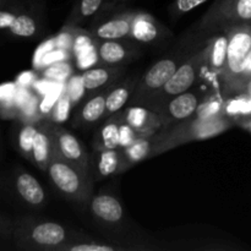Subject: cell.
Returning <instances> with one entry per match:
<instances>
[{
  "label": "cell",
  "instance_id": "f1b7e54d",
  "mask_svg": "<svg viewBox=\"0 0 251 251\" xmlns=\"http://www.w3.org/2000/svg\"><path fill=\"white\" fill-rule=\"evenodd\" d=\"M141 137L147 136H144V135L140 134L139 131L132 129L127 123L124 122L122 115V122H120L119 125V149H125V147L129 146L130 144H132L135 140L141 139Z\"/></svg>",
  "mask_w": 251,
  "mask_h": 251
},
{
  "label": "cell",
  "instance_id": "e0dca14e",
  "mask_svg": "<svg viewBox=\"0 0 251 251\" xmlns=\"http://www.w3.org/2000/svg\"><path fill=\"white\" fill-rule=\"evenodd\" d=\"M50 125V120L41 123V126L37 131L33 145H32L31 162L42 172L47 171L49 162L54 154V141Z\"/></svg>",
  "mask_w": 251,
  "mask_h": 251
},
{
  "label": "cell",
  "instance_id": "7c38bea8",
  "mask_svg": "<svg viewBox=\"0 0 251 251\" xmlns=\"http://www.w3.org/2000/svg\"><path fill=\"white\" fill-rule=\"evenodd\" d=\"M171 36V32L162 26L152 15L135 10L130 38L142 44H156Z\"/></svg>",
  "mask_w": 251,
  "mask_h": 251
},
{
  "label": "cell",
  "instance_id": "9c48e42d",
  "mask_svg": "<svg viewBox=\"0 0 251 251\" xmlns=\"http://www.w3.org/2000/svg\"><path fill=\"white\" fill-rule=\"evenodd\" d=\"M95 41V50L98 61L103 66H123L140 55L136 44L126 39Z\"/></svg>",
  "mask_w": 251,
  "mask_h": 251
},
{
  "label": "cell",
  "instance_id": "ffe728a7",
  "mask_svg": "<svg viewBox=\"0 0 251 251\" xmlns=\"http://www.w3.org/2000/svg\"><path fill=\"white\" fill-rule=\"evenodd\" d=\"M104 0H75L69 12L65 22H64L63 31L80 28L81 25L85 24L90 19L95 17L102 7Z\"/></svg>",
  "mask_w": 251,
  "mask_h": 251
},
{
  "label": "cell",
  "instance_id": "44dd1931",
  "mask_svg": "<svg viewBox=\"0 0 251 251\" xmlns=\"http://www.w3.org/2000/svg\"><path fill=\"white\" fill-rule=\"evenodd\" d=\"M122 122V113H115L107 118L93 139V149L114 150L119 149V125Z\"/></svg>",
  "mask_w": 251,
  "mask_h": 251
},
{
  "label": "cell",
  "instance_id": "7a4b0ae2",
  "mask_svg": "<svg viewBox=\"0 0 251 251\" xmlns=\"http://www.w3.org/2000/svg\"><path fill=\"white\" fill-rule=\"evenodd\" d=\"M225 32L228 34L227 58L220 76L226 92H243L245 71L251 55V24L233 27Z\"/></svg>",
  "mask_w": 251,
  "mask_h": 251
},
{
  "label": "cell",
  "instance_id": "cb8c5ba5",
  "mask_svg": "<svg viewBox=\"0 0 251 251\" xmlns=\"http://www.w3.org/2000/svg\"><path fill=\"white\" fill-rule=\"evenodd\" d=\"M124 250V248L112 247L108 244H100L88 235L74 232L70 242L64 248V251H117Z\"/></svg>",
  "mask_w": 251,
  "mask_h": 251
},
{
  "label": "cell",
  "instance_id": "ba28073f",
  "mask_svg": "<svg viewBox=\"0 0 251 251\" xmlns=\"http://www.w3.org/2000/svg\"><path fill=\"white\" fill-rule=\"evenodd\" d=\"M88 206L95 220L104 229H115L124 225L125 211L119 199L112 194L92 195Z\"/></svg>",
  "mask_w": 251,
  "mask_h": 251
},
{
  "label": "cell",
  "instance_id": "8fae6325",
  "mask_svg": "<svg viewBox=\"0 0 251 251\" xmlns=\"http://www.w3.org/2000/svg\"><path fill=\"white\" fill-rule=\"evenodd\" d=\"M90 168L93 181H100L108 176L124 173L130 168L122 149L100 150L90 156Z\"/></svg>",
  "mask_w": 251,
  "mask_h": 251
},
{
  "label": "cell",
  "instance_id": "e575fe53",
  "mask_svg": "<svg viewBox=\"0 0 251 251\" xmlns=\"http://www.w3.org/2000/svg\"><path fill=\"white\" fill-rule=\"evenodd\" d=\"M243 92L248 93V95H249L251 97V80L249 81V82H248V85L245 86V88H244V91H243Z\"/></svg>",
  "mask_w": 251,
  "mask_h": 251
},
{
  "label": "cell",
  "instance_id": "836d02e7",
  "mask_svg": "<svg viewBox=\"0 0 251 251\" xmlns=\"http://www.w3.org/2000/svg\"><path fill=\"white\" fill-rule=\"evenodd\" d=\"M250 80H251V55H250V59H249V64H248L247 71H245V86L248 85V82H249Z\"/></svg>",
  "mask_w": 251,
  "mask_h": 251
},
{
  "label": "cell",
  "instance_id": "5bb4252c",
  "mask_svg": "<svg viewBox=\"0 0 251 251\" xmlns=\"http://www.w3.org/2000/svg\"><path fill=\"white\" fill-rule=\"evenodd\" d=\"M14 188L26 205L41 208L46 205V191L38 180L28 172L17 169L14 174Z\"/></svg>",
  "mask_w": 251,
  "mask_h": 251
},
{
  "label": "cell",
  "instance_id": "4fadbf2b",
  "mask_svg": "<svg viewBox=\"0 0 251 251\" xmlns=\"http://www.w3.org/2000/svg\"><path fill=\"white\" fill-rule=\"evenodd\" d=\"M199 104L200 97L198 93L185 91L169 100L167 104L157 112V114L163 118L166 125L172 124L173 122H183L195 114Z\"/></svg>",
  "mask_w": 251,
  "mask_h": 251
},
{
  "label": "cell",
  "instance_id": "3957f363",
  "mask_svg": "<svg viewBox=\"0 0 251 251\" xmlns=\"http://www.w3.org/2000/svg\"><path fill=\"white\" fill-rule=\"evenodd\" d=\"M251 24V0H215L193 26L195 37H211L233 27Z\"/></svg>",
  "mask_w": 251,
  "mask_h": 251
},
{
  "label": "cell",
  "instance_id": "5b68a950",
  "mask_svg": "<svg viewBox=\"0 0 251 251\" xmlns=\"http://www.w3.org/2000/svg\"><path fill=\"white\" fill-rule=\"evenodd\" d=\"M46 173L54 188L66 200L76 205H88L93 195L92 174L78 171L55 153L51 157Z\"/></svg>",
  "mask_w": 251,
  "mask_h": 251
},
{
  "label": "cell",
  "instance_id": "f546056e",
  "mask_svg": "<svg viewBox=\"0 0 251 251\" xmlns=\"http://www.w3.org/2000/svg\"><path fill=\"white\" fill-rule=\"evenodd\" d=\"M12 230H14V222L0 213V238L1 239H12Z\"/></svg>",
  "mask_w": 251,
  "mask_h": 251
},
{
  "label": "cell",
  "instance_id": "1f68e13d",
  "mask_svg": "<svg viewBox=\"0 0 251 251\" xmlns=\"http://www.w3.org/2000/svg\"><path fill=\"white\" fill-rule=\"evenodd\" d=\"M126 1H129V0H104L100 10H107V9H113V7L122 6V5Z\"/></svg>",
  "mask_w": 251,
  "mask_h": 251
},
{
  "label": "cell",
  "instance_id": "9a60e30c",
  "mask_svg": "<svg viewBox=\"0 0 251 251\" xmlns=\"http://www.w3.org/2000/svg\"><path fill=\"white\" fill-rule=\"evenodd\" d=\"M113 86V85H112ZM112 86L96 91V95L83 100L73 119V126H87L100 122L105 115V98Z\"/></svg>",
  "mask_w": 251,
  "mask_h": 251
},
{
  "label": "cell",
  "instance_id": "277c9868",
  "mask_svg": "<svg viewBox=\"0 0 251 251\" xmlns=\"http://www.w3.org/2000/svg\"><path fill=\"white\" fill-rule=\"evenodd\" d=\"M205 61L206 47L200 49V50H196L189 58H186L178 66V69L172 75V77L161 88H158L154 92H152L151 95L145 97L140 102V104L145 108H149L152 112L157 113L174 96L185 92L195 83L199 74L205 66Z\"/></svg>",
  "mask_w": 251,
  "mask_h": 251
},
{
  "label": "cell",
  "instance_id": "4316f807",
  "mask_svg": "<svg viewBox=\"0 0 251 251\" xmlns=\"http://www.w3.org/2000/svg\"><path fill=\"white\" fill-rule=\"evenodd\" d=\"M71 74V66L70 64L64 63V61H58V63H53L44 68L42 70L41 75L42 77L47 78L50 81H56V82H61V81L66 80Z\"/></svg>",
  "mask_w": 251,
  "mask_h": 251
},
{
  "label": "cell",
  "instance_id": "d6a6232c",
  "mask_svg": "<svg viewBox=\"0 0 251 251\" xmlns=\"http://www.w3.org/2000/svg\"><path fill=\"white\" fill-rule=\"evenodd\" d=\"M21 1H24V0H0V7L11 6V5L19 4Z\"/></svg>",
  "mask_w": 251,
  "mask_h": 251
},
{
  "label": "cell",
  "instance_id": "d4e9b609",
  "mask_svg": "<svg viewBox=\"0 0 251 251\" xmlns=\"http://www.w3.org/2000/svg\"><path fill=\"white\" fill-rule=\"evenodd\" d=\"M123 150L125 159L131 167L132 164L139 163V162L144 161L145 158L151 156V136L141 137V139L135 140L132 144L126 146Z\"/></svg>",
  "mask_w": 251,
  "mask_h": 251
},
{
  "label": "cell",
  "instance_id": "30bf717a",
  "mask_svg": "<svg viewBox=\"0 0 251 251\" xmlns=\"http://www.w3.org/2000/svg\"><path fill=\"white\" fill-rule=\"evenodd\" d=\"M113 10H114V14L112 16L91 27V38L102 39V41L130 39L135 10H123V11L117 12H115L117 7H113Z\"/></svg>",
  "mask_w": 251,
  "mask_h": 251
},
{
  "label": "cell",
  "instance_id": "52a82bcc",
  "mask_svg": "<svg viewBox=\"0 0 251 251\" xmlns=\"http://www.w3.org/2000/svg\"><path fill=\"white\" fill-rule=\"evenodd\" d=\"M50 130L54 141V153L78 171L92 174L90 168V154L82 142L60 124L51 122Z\"/></svg>",
  "mask_w": 251,
  "mask_h": 251
},
{
  "label": "cell",
  "instance_id": "6da1fadb",
  "mask_svg": "<svg viewBox=\"0 0 251 251\" xmlns=\"http://www.w3.org/2000/svg\"><path fill=\"white\" fill-rule=\"evenodd\" d=\"M73 234L58 222L21 217L14 221L12 240L21 250L64 251Z\"/></svg>",
  "mask_w": 251,
  "mask_h": 251
},
{
  "label": "cell",
  "instance_id": "8992f818",
  "mask_svg": "<svg viewBox=\"0 0 251 251\" xmlns=\"http://www.w3.org/2000/svg\"><path fill=\"white\" fill-rule=\"evenodd\" d=\"M185 55V54H184ZM183 53L176 51L169 56L157 60L141 77L137 80L132 91V104H140L145 97L161 88L172 77L178 66L185 60Z\"/></svg>",
  "mask_w": 251,
  "mask_h": 251
},
{
  "label": "cell",
  "instance_id": "83f0119b",
  "mask_svg": "<svg viewBox=\"0 0 251 251\" xmlns=\"http://www.w3.org/2000/svg\"><path fill=\"white\" fill-rule=\"evenodd\" d=\"M208 0H174L171 5H169V15H171L172 20L180 19L183 15L188 14L191 10L195 7L200 6V5L205 4Z\"/></svg>",
  "mask_w": 251,
  "mask_h": 251
},
{
  "label": "cell",
  "instance_id": "d6986e66",
  "mask_svg": "<svg viewBox=\"0 0 251 251\" xmlns=\"http://www.w3.org/2000/svg\"><path fill=\"white\" fill-rule=\"evenodd\" d=\"M206 61L205 66L211 74L220 75L222 73L227 58L228 34L226 32L216 33L208 37L206 44Z\"/></svg>",
  "mask_w": 251,
  "mask_h": 251
},
{
  "label": "cell",
  "instance_id": "7402d4cb",
  "mask_svg": "<svg viewBox=\"0 0 251 251\" xmlns=\"http://www.w3.org/2000/svg\"><path fill=\"white\" fill-rule=\"evenodd\" d=\"M137 80L139 78L132 76V77L126 78L120 85L115 86L114 83L110 87V90L107 93V98H105V115H107V118L119 112L126 104L130 96L132 95V91H134Z\"/></svg>",
  "mask_w": 251,
  "mask_h": 251
},
{
  "label": "cell",
  "instance_id": "484cf974",
  "mask_svg": "<svg viewBox=\"0 0 251 251\" xmlns=\"http://www.w3.org/2000/svg\"><path fill=\"white\" fill-rule=\"evenodd\" d=\"M70 107H71V98L69 95L68 90L64 86V90L59 95L58 100L54 103L53 110H51V120L50 122L56 123V124H61L68 119L69 114H70Z\"/></svg>",
  "mask_w": 251,
  "mask_h": 251
},
{
  "label": "cell",
  "instance_id": "603a6c76",
  "mask_svg": "<svg viewBox=\"0 0 251 251\" xmlns=\"http://www.w3.org/2000/svg\"><path fill=\"white\" fill-rule=\"evenodd\" d=\"M42 122H26L20 125L16 134V149L19 153L31 162L32 145Z\"/></svg>",
  "mask_w": 251,
  "mask_h": 251
},
{
  "label": "cell",
  "instance_id": "ac0fdd59",
  "mask_svg": "<svg viewBox=\"0 0 251 251\" xmlns=\"http://www.w3.org/2000/svg\"><path fill=\"white\" fill-rule=\"evenodd\" d=\"M124 68L123 66H98L83 71L81 77L83 90L88 92H95L102 88L112 86L122 76Z\"/></svg>",
  "mask_w": 251,
  "mask_h": 251
},
{
  "label": "cell",
  "instance_id": "d590c367",
  "mask_svg": "<svg viewBox=\"0 0 251 251\" xmlns=\"http://www.w3.org/2000/svg\"><path fill=\"white\" fill-rule=\"evenodd\" d=\"M5 7H6V6H5Z\"/></svg>",
  "mask_w": 251,
  "mask_h": 251
},
{
  "label": "cell",
  "instance_id": "2e32d148",
  "mask_svg": "<svg viewBox=\"0 0 251 251\" xmlns=\"http://www.w3.org/2000/svg\"><path fill=\"white\" fill-rule=\"evenodd\" d=\"M123 119L132 129L139 131L144 136H151L158 127L164 126V120L157 113L152 112L149 108L131 105L122 113Z\"/></svg>",
  "mask_w": 251,
  "mask_h": 251
},
{
  "label": "cell",
  "instance_id": "4dcf8cb0",
  "mask_svg": "<svg viewBox=\"0 0 251 251\" xmlns=\"http://www.w3.org/2000/svg\"><path fill=\"white\" fill-rule=\"evenodd\" d=\"M63 90H64L63 85H56V87H54L53 90H51V92L48 93V95H47V97L43 100V102H42V104H41L42 109H47V108L49 109V108H53L54 103L56 102L59 95H60L61 91Z\"/></svg>",
  "mask_w": 251,
  "mask_h": 251
}]
</instances>
